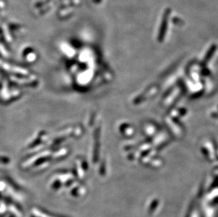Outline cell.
<instances>
[{
    "label": "cell",
    "instance_id": "obj_1",
    "mask_svg": "<svg viewBox=\"0 0 218 217\" xmlns=\"http://www.w3.org/2000/svg\"><path fill=\"white\" fill-rule=\"evenodd\" d=\"M33 213L34 215L36 216L37 217H51L49 215H47V214H44L43 213V212H42L40 211V210L38 209H33Z\"/></svg>",
    "mask_w": 218,
    "mask_h": 217
}]
</instances>
